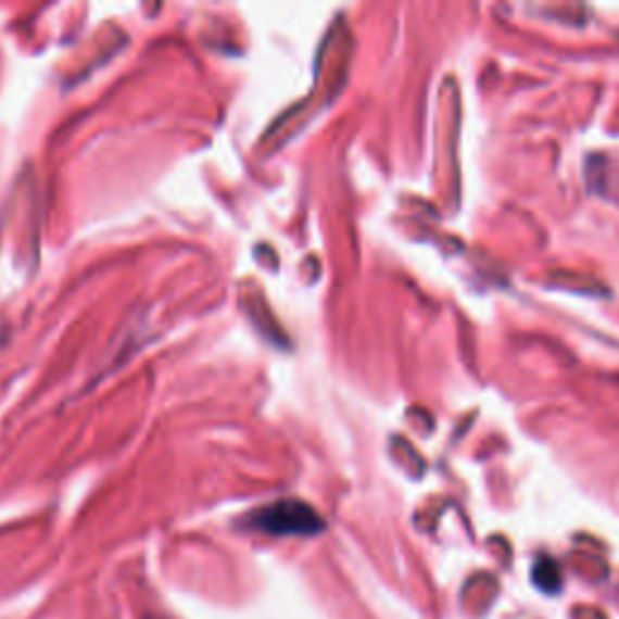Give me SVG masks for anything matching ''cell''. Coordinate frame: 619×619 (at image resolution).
Listing matches in <instances>:
<instances>
[{
    "label": "cell",
    "mask_w": 619,
    "mask_h": 619,
    "mask_svg": "<svg viewBox=\"0 0 619 619\" xmlns=\"http://www.w3.org/2000/svg\"><path fill=\"white\" fill-rule=\"evenodd\" d=\"M250 526L257 528L266 535H317L319 530L325 528L323 518H319L317 510L305 504V501H295V498H283V501H274V504L257 508L250 516Z\"/></svg>",
    "instance_id": "cell-1"
}]
</instances>
